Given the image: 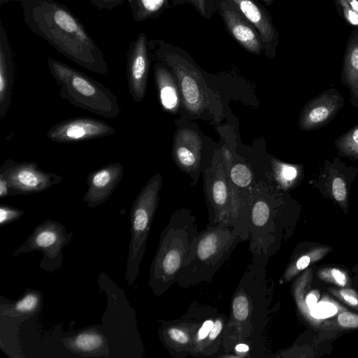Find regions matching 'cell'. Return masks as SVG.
I'll return each mask as SVG.
<instances>
[{
	"label": "cell",
	"instance_id": "6da1fadb",
	"mask_svg": "<svg viewBox=\"0 0 358 358\" xmlns=\"http://www.w3.org/2000/svg\"><path fill=\"white\" fill-rule=\"evenodd\" d=\"M23 20L41 37L76 64L98 74L108 72L107 62L81 22L54 0H21Z\"/></svg>",
	"mask_w": 358,
	"mask_h": 358
},
{
	"label": "cell",
	"instance_id": "7a4b0ae2",
	"mask_svg": "<svg viewBox=\"0 0 358 358\" xmlns=\"http://www.w3.org/2000/svg\"><path fill=\"white\" fill-rule=\"evenodd\" d=\"M270 302L266 266L252 262L231 296L220 357H231L234 347L239 343L250 346L251 357L264 356L263 336L268 321Z\"/></svg>",
	"mask_w": 358,
	"mask_h": 358
},
{
	"label": "cell",
	"instance_id": "3957f363",
	"mask_svg": "<svg viewBox=\"0 0 358 358\" xmlns=\"http://www.w3.org/2000/svg\"><path fill=\"white\" fill-rule=\"evenodd\" d=\"M243 242L232 226L207 225L194 239L176 280L180 287L187 288L203 282H210L237 245Z\"/></svg>",
	"mask_w": 358,
	"mask_h": 358
},
{
	"label": "cell",
	"instance_id": "277c9868",
	"mask_svg": "<svg viewBox=\"0 0 358 358\" xmlns=\"http://www.w3.org/2000/svg\"><path fill=\"white\" fill-rule=\"evenodd\" d=\"M195 218L187 212H176L160 234L152 262L148 285L153 294L162 296L174 283L199 233Z\"/></svg>",
	"mask_w": 358,
	"mask_h": 358
},
{
	"label": "cell",
	"instance_id": "5b68a950",
	"mask_svg": "<svg viewBox=\"0 0 358 358\" xmlns=\"http://www.w3.org/2000/svg\"><path fill=\"white\" fill-rule=\"evenodd\" d=\"M47 64L62 99L104 117L116 118L120 115L117 97L102 83L50 57Z\"/></svg>",
	"mask_w": 358,
	"mask_h": 358
},
{
	"label": "cell",
	"instance_id": "8992f818",
	"mask_svg": "<svg viewBox=\"0 0 358 358\" xmlns=\"http://www.w3.org/2000/svg\"><path fill=\"white\" fill-rule=\"evenodd\" d=\"M162 178L156 174L148 181L131 206L130 213L131 240L127 261L125 280L131 285L139 274L151 223L159 201Z\"/></svg>",
	"mask_w": 358,
	"mask_h": 358
},
{
	"label": "cell",
	"instance_id": "52a82bcc",
	"mask_svg": "<svg viewBox=\"0 0 358 358\" xmlns=\"http://www.w3.org/2000/svg\"><path fill=\"white\" fill-rule=\"evenodd\" d=\"M214 308L194 301L181 317L160 321L159 338L173 357H192L198 329Z\"/></svg>",
	"mask_w": 358,
	"mask_h": 358
},
{
	"label": "cell",
	"instance_id": "ba28073f",
	"mask_svg": "<svg viewBox=\"0 0 358 358\" xmlns=\"http://www.w3.org/2000/svg\"><path fill=\"white\" fill-rule=\"evenodd\" d=\"M0 176L4 178L10 194H30L44 192L61 182L62 176L42 170L32 162L6 159L0 167Z\"/></svg>",
	"mask_w": 358,
	"mask_h": 358
},
{
	"label": "cell",
	"instance_id": "9c48e42d",
	"mask_svg": "<svg viewBox=\"0 0 358 358\" xmlns=\"http://www.w3.org/2000/svg\"><path fill=\"white\" fill-rule=\"evenodd\" d=\"M71 234H67L64 227L58 222L52 220L37 226L30 237L17 250L13 256L22 252L40 251L43 254L41 266L43 268L59 266L62 259V251L70 238Z\"/></svg>",
	"mask_w": 358,
	"mask_h": 358
},
{
	"label": "cell",
	"instance_id": "30bf717a",
	"mask_svg": "<svg viewBox=\"0 0 358 358\" xmlns=\"http://www.w3.org/2000/svg\"><path fill=\"white\" fill-rule=\"evenodd\" d=\"M116 132L109 124L92 117L65 120L50 127L47 138L57 143L89 141L110 136Z\"/></svg>",
	"mask_w": 358,
	"mask_h": 358
},
{
	"label": "cell",
	"instance_id": "8fae6325",
	"mask_svg": "<svg viewBox=\"0 0 358 358\" xmlns=\"http://www.w3.org/2000/svg\"><path fill=\"white\" fill-rule=\"evenodd\" d=\"M148 39L141 32L132 41L127 54V76L129 93L136 103L144 99L150 64Z\"/></svg>",
	"mask_w": 358,
	"mask_h": 358
},
{
	"label": "cell",
	"instance_id": "7c38bea8",
	"mask_svg": "<svg viewBox=\"0 0 358 358\" xmlns=\"http://www.w3.org/2000/svg\"><path fill=\"white\" fill-rule=\"evenodd\" d=\"M215 5L231 37L248 52L262 55L264 45L255 26L226 0H215Z\"/></svg>",
	"mask_w": 358,
	"mask_h": 358
},
{
	"label": "cell",
	"instance_id": "4fadbf2b",
	"mask_svg": "<svg viewBox=\"0 0 358 358\" xmlns=\"http://www.w3.org/2000/svg\"><path fill=\"white\" fill-rule=\"evenodd\" d=\"M226 1L255 26L261 36L265 55L273 57L279 44V35L267 9L259 0Z\"/></svg>",
	"mask_w": 358,
	"mask_h": 358
},
{
	"label": "cell",
	"instance_id": "5bb4252c",
	"mask_svg": "<svg viewBox=\"0 0 358 358\" xmlns=\"http://www.w3.org/2000/svg\"><path fill=\"white\" fill-rule=\"evenodd\" d=\"M124 166L120 162L110 163L92 171L87 176V189L83 200L88 208L96 207L106 202L120 182Z\"/></svg>",
	"mask_w": 358,
	"mask_h": 358
},
{
	"label": "cell",
	"instance_id": "9a60e30c",
	"mask_svg": "<svg viewBox=\"0 0 358 358\" xmlns=\"http://www.w3.org/2000/svg\"><path fill=\"white\" fill-rule=\"evenodd\" d=\"M15 66L8 35L0 20V120L10 108L14 86Z\"/></svg>",
	"mask_w": 358,
	"mask_h": 358
},
{
	"label": "cell",
	"instance_id": "2e32d148",
	"mask_svg": "<svg viewBox=\"0 0 358 358\" xmlns=\"http://www.w3.org/2000/svg\"><path fill=\"white\" fill-rule=\"evenodd\" d=\"M154 75L163 108L173 111L177 108L179 97L174 78L171 71L161 62L154 66Z\"/></svg>",
	"mask_w": 358,
	"mask_h": 358
},
{
	"label": "cell",
	"instance_id": "e0dca14e",
	"mask_svg": "<svg viewBox=\"0 0 358 358\" xmlns=\"http://www.w3.org/2000/svg\"><path fill=\"white\" fill-rule=\"evenodd\" d=\"M66 346L77 353L96 355L106 347V339L99 331L90 329L69 338Z\"/></svg>",
	"mask_w": 358,
	"mask_h": 358
},
{
	"label": "cell",
	"instance_id": "ac0fdd59",
	"mask_svg": "<svg viewBox=\"0 0 358 358\" xmlns=\"http://www.w3.org/2000/svg\"><path fill=\"white\" fill-rule=\"evenodd\" d=\"M228 316L218 313L198 357H220L223 354V333Z\"/></svg>",
	"mask_w": 358,
	"mask_h": 358
},
{
	"label": "cell",
	"instance_id": "d6986e66",
	"mask_svg": "<svg viewBox=\"0 0 358 358\" xmlns=\"http://www.w3.org/2000/svg\"><path fill=\"white\" fill-rule=\"evenodd\" d=\"M336 109L335 99L322 97L314 101L306 110L303 118V126L313 129L328 120Z\"/></svg>",
	"mask_w": 358,
	"mask_h": 358
},
{
	"label": "cell",
	"instance_id": "ffe728a7",
	"mask_svg": "<svg viewBox=\"0 0 358 358\" xmlns=\"http://www.w3.org/2000/svg\"><path fill=\"white\" fill-rule=\"evenodd\" d=\"M343 76L352 87L358 90V32L353 30L346 44Z\"/></svg>",
	"mask_w": 358,
	"mask_h": 358
},
{
	"label": "cell",
	"instance_id": "44dd1931",
	"mask_svg": "<svg viewBox=\"0 0 358 358\" xmlns=\"http://www.w3.org/2000/svg\"><path fill=\"white\" fill-rule=\"evenodd\" d=\"M133 19L143 22L158 17L171 7L169 0H128Z\"/></svg>",
	"mask_w": 358,
	"mask_h": 358
},
{
	"label": "cell",
	"instance_id": "7402d4cb",
	"mask_svg": "<svg viewBox=\"0 0 358 358\" xmlns=\"http://www.w3.org/2000/svg\"><path fill=\"white\" fill-rule=\"evenodd\" d=\"M41 294L35 291H29L17 301L10 304L1 306V315L9 316H19L22 315H31L39 308L41 303Z\"/></svg>",
	"mask_w": 358,
	"mask_h": 358
},
{
	"label": "cell",
	"instance_id": "603a6c76",
	"mask_svg": "<svg viewBox=\"0 0 358 358\" xmlns=\"http://www.w3.org/2000/svg\"><path fill=\"white\" fill-rule=\"evenodd\" d=\"M339 16L352 30L358 32V0H334Z\"/></svg>",
	"mask_w": 358,
	"mask_h": 358
},
{
	"label": "cell",
	"instance_id": "cb8c5ba5",
	"mask_svg": "<svg viewBox=\"0 0 358 358\" xmlns=\"http://www.w3.org/2000/svg\"><path fill=\"white\" fill-rule=\"evenodd\" d=\"M186 3L192 4L196 11L206 19H210L213 13L217 10L208 0H172L171 6L176 7Z\"/></svg>",
	"mask_w": 358,
	"mask_h": 358
},
{
	"label": "cell",
	"instance_id": "d4e9b609",
	"mask_svg": "<svg viewBox=\"0 0 358 358\" xmlns=\"http://www.w3.org/2000/svg\"><path fill=\"white\" fill-rule=\"evenodd\" d=\"M231 178L237 186L245 187L250 185L252 180V174L245 165L237 164L231 170Z\"/></svg>",
	"mask_w": 358,
	"mask_h": 358
},
{
	"label": "cell",
	"instance_id": "484cf974",
	"mask_svg": "<svg viewBox=\"0 0 358 358\" xmlns=\"http://www.w3.org/2000/svg\"><path fill=\"white\" fill-rule=\"evenodd\" d=\"M343 152L352 157H358V127L349 133L340 142Z\"/></svg>",
	"mask_w": 358,
	"mask_h": 358
},
{
	"label": "cell",
	"instance_id": "4316f807",
	"mask_svg": "<svg viewBox=\"0 0 358 358\" xmlns=\"http://www.w3.org/2000/svg\"><path fill=\"white\" fill-rule=\"evenodd\" d=\"M176 157L180 164L190 167L196 164L198 156L196 151L190 149V145H180L176 149Z\"/></svg>",
	"mask_w": 358,
	"mask_h": 358
},
{
	"label": "cell",
	"instance_id": "83f0119b",
	"mask_svg": "<svg viewBox=\"0 0 358 358\" xmlns=\"http://www.w3.org/2000/svg\"><path fill=\"white\" fill-rule=\"evenodd\" d=\"M23 214L24 212L20 209L1 205L0 206V224L1 225L6 224L20 218Z\"/></svg>",
	"mask_w": 358,
	"mask_h": 358
},
{
	"label": "cell",
	"instance_id": "f1b7e54d",
	"mask_svg": "<svg viewBox=\"0 0 358 358\" xmlns=\"http://www.w3.org/2000/svg\"><path fill=\"white\" fill-rule=\"evenodd\" d=\"M336 312V307L328 302L320 303L310 309L311 315L316 318H326L334 315Z\"/></svg>",
	"mask_w": 358,
	"mask_h": 358
},
{
	"label": "cell",
	"instance_id": "f546056e",
	"mask_svg": "<svg viewBox=\"0 0 358 358\" xmlns=\"http://www.w3.org/2000/svg\"><path fill=\"white\" fill-rule=\"evenodd\" d=\"M332 194L334 197L338 201H343L347 195V190L345 182L342 178H336L332 183Z\"/></svg>",
	"mask_w": 358,
	"mask_h": 358
},
{
	"label": "cell",
	"instance_id": "4dcf8cb0",
	"mask_svg": "<svg viewBox=\"0 0 358 358\" xmlns=\"http://www.w3.org/2000/svg\"><path fill=\"white\" fill-rule=\"evenodd\" d=\"M128 0H90L92 6L98 9L111 10Z\"/></svg>",
	"mask_w": 358,
	"mask_h": 358
},
{
	"label": "cell",
	"instance_id": "1f68e13d",
	"mask_svg": "<svg viewBox=\"0 0 358 358\" xmlns=\"http://www.w3.org/2000/svg\"><path fill=\"white\" fill-rule=\"evenodd\" d=\"M338 322L341 326L345 327H357L358 315L351 313H343L338 317Z\"/></svg>",
	"mask_w": 358,
	"mask_h": 358
},
{
	"label": "cell",
	"instance_id": "d6a6232c",
	"mask_svg": "<svg viewBox=\"0 0 358 358\" xmlns=\"http://www.w3.org/2000/svg\"><path fill=\"white\" fill-rule=\"evenodd\" d=\"M341 294L350 305L356 306L358 304V296L353 290L343 289L341 291Z\"/></svg>",
	"mask_w": 358,
	"mask_h": 358
},
{
	"label": "cell",
	"instance_id": "836d02e7",
	"mask_svg": "<svg viewBox=\"0 0 358 358\" xmlns=\"http://www.w3.org/2000/svg\"><path fill=\"white\" fill-rule=\"evenodd\" d=\"M282 176L287 180H294L296 175L297 171L296 169L291 166H284L282 171Z\"/></svg>",
	"mask_w": 358,
	"mask_h": 358
},
{
	"label": "cell",
	"instance_id": "e575fe53",
	"mask_svg": "<svg viewBox=\"0 0 358 358\" xmlns=\"http://www.w3.org/2000/svg\"><path fill=\"white\" fill-rule=\"evenodd\" d=\"M331 274L334 278L335 280L341 286H344L346 284V278L345 275L338 269H333Z\"/></svg>",
	"mask_w": 358,
	"mask_h": 358
},
{
	"label": "cell",
	"instance_id": "d590c367",
	"mask_svg": "<svg viewBox=\"0 0 358 358\" xmlns=\"http://www.w3.org/2000/svg\"><path fill=\"white\" fill-rule=\"evenodd\" d=\"M9 195V187L7 180L0 176V197L3 198Z\"/></svg>",
	"mask_w": 358,
	"mask_h": 358
},
{
	"label": "cell",
	"instance_id": "8d00e7d4",
	"mask_svg": "<svg viewBox=\"0 0 358 358\" xmlns=\"http://www.w3.org/2000/svg\"><path fill=\"white\" fill-rule=\"evenodd\" d=\"M310 263V257L308 256H303L300 257L296 264V267L298 270L305 269Z\"/></svg>",
	"mask_w": 358,
	"mask_h": 358
},
{
	"label": "cell",
	"instance_id": "74e56055",
	"mask_svg": "<svg viewBox=\"0 0 358 358\" xmlns=\"http://www.w3.org/2000/svg\"><path fill=\"white\" fill-rule=\"evenodd\" d=\"M317 297L313 294H310L306 299L307 305L310 309L315 307L317 304Z\"/></svg>",
	"mask_w": 358,
	"mask_h": 358
},
{
	"label": "cell",
	"instance_id": "f35d334b",
	"mask_svg": "<svg viewBox=\"0 0 358 358\" xmlns=\"http://www.w3.org/2000/svg\"><path fill=\"white\" fill-rule=\"evenodd\" d=\"M259 1L263 2L266 6H271L273 3V2L274 1V0H259Z\"/></svg>",
	"mask_w": 358,
	"mask_h": 358
},
{
	"label": "cell",
	"instance_id": "ab89813d",
	"mask_svg": "<svg viewBox=\"0 0 358 358\" xmlns=\"http://www.w3.org/2000/svg\"><path fill=\"white\" fill-rule=\"evenodd\" d=\"M10 1H17V0H0V6H2L3 4Z\"/></svg>",
	"mask_w": 358,
	"mask_h": 358
},
{
	"label": "cell",
	"instance_id": "60d3db41",
	"mask_svg": "<svg viewBox=\"0 0 358 358\" xmlns=\"http://www.w3.org/2000/svg\"><path fill=\"white\" fill-rule=\"evenodd\" d=\"M208 1H210V4H211L214 8H216L215 5V0H208Z\"/></svg>",
	"mask_w": 358,
	"mask_h": 358
},
{
	"label": "cell",
	"instance_id": "b9f144b4",
	"mask_svg": "<svg viewBox=\"0 0 358 358\" xmlns=\"http://www.w3.org/2000/svg\"><path fill=\"white\" fill-rule=\"evenodd\" d=\"M17 1H20L21 0H17Z\"/></svg>",
	"mask_w": 358,
	"mask_h": 358
}]
</instances>
